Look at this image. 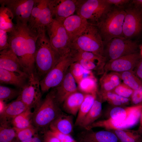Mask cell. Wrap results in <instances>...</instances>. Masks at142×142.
Masks as SVG:
<instances>
[{
	"mask_svg": "<svg viewBox=\"0 0 142 142\" xmlns=\"http://www.w3.org/2000/svg\"><path fill=\"white\" fill-rule=\"evenodd\" d=\"M73 127V116L63 113L55 119L49 126L50 130H56L68 135L72 133Z\"/></svg>",
	"mask_w": 142,
	"mask_h": 142,
	"instance_id": "7402d4cb",
	"label": "cell"
},
{
	"mask_svg": "<svg viewBox=\"0 0 142 142\" xmlns=\"http://www.w3.org/2000/svg\"><path fill=\"white\" fill-rule=\"evenodd\" d=\"M78 84V89L85 94L98 93L97 80L94 76L81 80Z\"/></svg>",
	"mask_w": 142,
	"mask_h": 142,
	"instance_id": "d6a6232c",
	"label": "cell"
},
{
	"mask_svg": "<svg viewBox=\"0 0 142 142\" xmlns=\"http://www.w3.org/2000/svg\"><path fill=\"white\" fill-rule=\"evenodd\" d=\"M60 142H77L70 135L67 134L65 138Z\"/></svg>",
	"mask_w": 142,
	"mask_h": 142,
	"instance_id": "7dc6e473",
	"label": "cell"
},
{
	"mask_svg": "<svg viewBox=\"0 0 142 142\" xmlns=\"http://www.w3.org/2000/svg\"><path fill=\"white\" fill-rule=\"evenodd\" d=\"M27 83L21 89L19 96L28 108L34 109L41 101L39 79L35 72L29 76Z\"/></svg>",
	"mask_w": 142,
	"mask_h": 142,
	"instance_id": "7c38bea8",
	"label": "cell"
},
{
	"mask_svg": "<svg viewBox=\"0 0 142 142\" xmlns=\"http://www.w3.org/2000/svg\"><path fill=\"white\" fill-rule=\"evenodd\" d=\"M119 73L124 84L133 90L137 89L142 85V81L136 76L133 70Z\"/></svg>",
	"mask_w": 142,
	"mask_h": 142,
	"instance_id": "1f68e13d",
	"label": "cell"
},
{
	"mask_svg": "<svg viewBox=\"0 0 142 142\" xmlns=\"http://www.w3.org/2000/svg\"><path fill=\"white\" fill-rule=\"evenodd\" d=\"M77 61L75 50L60 57L54 66L40 81L41 91L44 93L58 86L62 82L70 65Z\"/></svg>",
	"mask_w": 142,
	"mask_h": 142,
	"instance_id": "5b68a950",
	"label": "cell"
},
{
	"mask_svg": "<svg viewBox=\"0 0 142 142\" xmlns=\"http://www.w3.org/2000/svg\"><path fill=\"white\" fill-rule=\"evenodd\" d=\"M99 94L102 100L108 102L110 100L118 101L124 105L128 104L129 101V98L121 97L111 91L101 93Z\"/></svg>",
	"mask_w": 142,
	"mask_h": 142,
	"instance_id": "74e56055",
	"label": "cell"
},
{
	"mask_svg": "<svg viewBox=\"0 0 142 142\" xmlns=\"http://www.w3.org/2000/svg\"><path fill=\"white\" fill-rule=\"evenodd\" d=\"M133 90L124 84H120L111 92L123 97L128 98L131 97Z\"/></svg>",
	"mask_w": 142,
	"mask_h": 142,
	"instance_id": "f35d334b",
	"label": "cell"
},
{
	"mask_svg": "<svg viewBox=\"0 0 142 142\" xmlns=\"http://www.w3.org/2000/svg\"><path fill=\"white\" fill-rule=\"evenodd\" d=\"M85 94L78 90L70 95L63 104V109L67 113L72 115H77Z\"/></svg>",
	"mask_w": 142,
	"mask_h": 142,
	"instance_id": "603a6c76",
	"label": "cell"
},
{
	"mask_svg": "<svg viewBox=\"0 0 142 142\" xmlns=\"http://www.w3.org/2000/svg\"><path fill=\"white\" fill-rule=\"evenodd\" d=\"M142 58L140 53L137 52L107 61L104 67V72L111 71L120 73L133 70Z\"/></svg>",
	"mask_w": 142,
	"mask_h": 142,
	"instance_id": "5bb4252c",
	"label": "cell"
},
{
	"mask_svg": "<svg viewBox=\"0 0 142 142\" xmlns=\"http://www.w3.org/2000/svg\"><path fill=\"white\" fill-rule=\"evenodd\" d=\"M77 0H50L53 19L61 22L76 12Z\"/></svg>",
	"mask_w": 142,
	"mask_h": 142,
	"instance_id": "9a60e30c",
	"label": "cell"
},
{
	"mask_svg": "<svg viewBox=\"0 0 142 142\" xmlns=\"http://www.w3.org/2000/svg\"><path fill=\"white\" fill-rule=\"evenodd\" d=\"M126 13L124 8L113 5L109 11L97 23L103 43L115 38H124L123 26Z\"/></svg>",
	"mask_w": 142,
	"mask_h": 142,
	"instance_id": "3957f363",
	"label": "cell"
},
{
	"mask_svg": "<svg viewBox=\"0 0 142 142\" xmlns=\"http://www.w3.org/2000/svg\"><path fill=\"white\" fill-rule=\"evenodd\" d=\"M97 93L85 94L84 99L77 114L75 123V125L79 126L93 106L96 98Z\"/></svg>",
	"mask_w": 142,
	"mask_h": 142,
	"instance_id": "4316f807",
	"label": "cell"
},
{
	"mask_svg": "<svg viewBox=\"0 0 142 142\" xmlns=\"http://www.w3.org/2000/svg\"><path fill=\"white\" fill-rule=\"evenodd\" d=\"M131 98V102L133 105L142 104V85L133 90Z\"/></svg>",
	"mask_w": 142,
	"mask_h": 142,
	"instance_id": "ab89813d",
	"label": "cell"
},
{
	"mask_svg": "<svg viewBox=\"0 0 142 142\" xmlns=\"http://www.w3.org/2000/svg\"><path fill=\"white\" fill-rule=\"evenodd\" d=\"M76 83L68 69L62 82L54 88L56 100L59 105L63 104L70 95L78 90Z\"/></svg>",
	"mask_w": 142,
	"mask_h": 142,
	"instance_id": "ac0fdd59",
	"label": "cell"
},
{
	"mask_svg": "<svg viewBox=\"0 0 142 142\" xmlns=\"http://www.w3.org/2000/svg\"><path fill=\"white\" fill-rule=\"evenodd\" d=\"M28 108L18 96L16 100L6 105L0 111L1 125H10L14 118Z\"/></svg>",
	"mask_w": 142,
	"mask_h": 142,
	"instance_id": "d6986e66",
	"label": "cell"
},
{
	"mask_svg": "<svg viewBox=\"0 0 142 142\" xmlns=\"http://www.w3.org/2000/svg\"><path fill=\"white\" fill-rule=\"evenodd\" d=\"M7 33L6 31L0 29V51L10 47Z\"/></svg>",
	"mask_w": 142,
	"mask_h": 142,
	"instance_id": "60d3db41",
	"label": "cell"
},
{
	"mask_svg": "<svg viewBox=\"0 0 142 142\" xmlns=\"http://www.w3.org/2000/svg\"><path fill=\"white\" fill-rule=\"evenodd\" d=\"M136 124L135 118L132 115L129 116L125 120L118 121L110 118L96 121L87 127L86 130H92L95 128H102L105 130H113L118 129H127Z\"/></svg>",
	"mask_w": 142,
	"mask_h": 142,
	"instance_id": "e0dca14e",
	"label": "cell"
},
{
	"mask_svg": "<svg viewBox=\"0 0 142 142\" xmlns=\"http://www.w3.org/2000/svg\"><path fill=\"white\" fill-rule=\"evenodd\" d=\"M52 48L60 57L71 50L72 43L61 22L55 19L46 27Z\"/></svg>",
	"mask_w": 142,
	"mask_h": 142,
	"instance_id": "52a82bcc",
	"label": "cell"
},
{
	"mask_svg": "<svg viewBox=\"0 0 142 142\" xmlns=\"http://www.w3.org/2000/svg\"><path fill=\"white\" fill-rule=\"evenodd\" d=\"M29 76L0 68V83L13 85L21 89L26 84V80Z\"/></svg>",
	"mask_w": 142,
	"mask_h": 142,
	"instance_id": "cb8c5ba5",
	"label": "cell"
},
{
	"mask_svg": "<svg viewBox=\"0 0 142 142\" xmlns=\"http://www.w3.org/2000/svg\"><path fill=\"white\" fill-rule=\"evenodd\" d=\"M80 142H83V141H82V140H80Z\"/></svg>",
	"mask_w": 142,
	"mask_h": 142,
	"instance_id": "f907efd6",
	"label": "cell"
},
{
	"mask_svg": "<svg viewBox=\"0 0 142 142\" xmlns=\"http://www.w3.org/2000/svg\"><path fill=\"white\" fill-rule=\"evenodd\" d=\"M17 138L21 141L30 139L37 135L39 129L33 125L22 129H15Z\"/></svg>",
	"mask_w": 142,
	"mask_h": 142,
	"instance_id": "8d00e7d4",
	"label": "cell"
},
{
	"mask_svg": "<svg viewBox=\"0 0 142 142\" xmlns=\"http://www.w3.org/2000/svg\"><path fill=\"white\" fill-rule=\"evenodd\" d=\"M46 32L45 28L38 32L39 36L34 57L35 73L39 79H42L60 58L51 45Z\"/></svg>",
	"mask_w": 142,
	"mask_h": 142,
	"instance_id": "7a4b0ae2",
	"label": "cell"
},
{
	"mask_svg": "<svg viewBox=\"0 0 142 142\" xmlns=\"http://www.w3.org/2000/svg\"><path fill=\"white\" fill-rule=\"evenodd\" d=\"M44 132V142H60L50 130L45 131Z\"/></svg>",
	"mask_w": 142,
	"mask_h": 142,
	"instance_id": "b9f144b4",
	"label": "cell"
},
{
	"mask_svg": "<svg viewBox=\"0 0 142 142\" xmlns=\"http://www.w3.org/2000/svg\"><path fill=\"white\" fill-rule=\"evenodd\" d=\"M131 3L136 8L142 11V0H133Z\"/></svg>",
	"mask_w": 142,
	"mask_h": 142,
	"instance_id": "f6af8a7d",
	"label": "cell"
},
{
	"mask_svg": "<svg viewBox=\"0 0 142 142\" xmlns=\"http://www.w3.org/2000/svg\"><path fill=\"white\" fill-rule=\"evenodd\" d=\"M110 4L119 7L124 8L131 1L130 0H106Z\"/></svg>",
	"mask_w": 142,
	"mask_h": 142,
	"instance_id": "7bdbcfd3",
	"label": "cell"
},
{
	"mask_svg": "<svg viewBox=\"0 0 142 142\" xmlns=\"http://www.w3.org/2000/svg\"><path fill=\"white\" fill-rule=\"evenodd\" d=\"M110 131L114 133L120 142H142V136L137 130L127 129Z\"/></svg>",
	"mask_w": 142,
	"mask_h": 142,
	"instance_id": "f546056e",
	"label": "cell"
},
{
	"mask_svg": "<svg viewBox=\"0 0 142 142\" xmlns=\"http://www.w3.org/2000/svg\"><path fill=\"white\" fill-rule=\"evenodd\" d=\"M53 19L50 0H36L28 25L32 29L38 32L46 28Z\"/></svg>",
	"mask_w": 142,
	"mask_h": 142,
	"instance_id": "30bf717a",
	"label": "cell"
},
{
	"mask_svg": "<svg viewBox=\"0 0 142 142\" xmlns=\"http://www.w3.org/2000/svg\"><path fill=\"white\" fill-rule=\"evenodd\" d=\"M33 114L31 109L28 108L14 118L11 124L16 129H22L32 126Z\"/></svg>",
	"mask_w": 142,
	"mask_h": 142,
	"instance_id": "f1b7e54d",
	"label": "cell"
},
{
	"mask_svg": "<svg viewBox=\"0 0 142 142\" xmlns=\"http://www.w3.org/2000/svg\"><path fill=\"white\" fill-rule=\"evenodd\" d=\"M72 45L73 48L76 50L104 57L103 42L95 24L89 23L85 30L73 42Z\"/></svg>",
	"mask_w": 142,
	"mask_h": 142,
	"instance_id": "8992f818",
	"label": "cell"
},
{
	"mask_svg": "<svg viewBox=\"0 0 142 142\" xmlns=\"http://www.w3.org/2000/svg\"><path fill=\"white\" fill-rule=\"evenodd\" d=\"M134 70L135 75L142 81V58L138 63Z\"/></svg>",
	"mask_w": 142,
	"mask_h": 142,
	"instance_id": "ee69618b",
	"label": "cell"
},
{
	"mask_svg": "<svg viewBox=\"0 0 142 142\" xmlns=\"http://www.w3.org/2000/svg\"><path fill=\"white\" fill-rule=\"evenodd\" d=\"M14 17L11 11L8 8L2 5L0 7V29L4 30L8 33L14 28L15 24L12 20Z\"/></svg>",
	"mask_w": 142,
	"mask_h": 142,
	"instance_id": "83f0119b",
	"label": "cell"
},
{
	"mask_svg": "<svg viewBox=\"0 0 142 142\" xmlns=\"http://www.w3.org/2000/svg\"><path fill=\"white\" fill-rule=\"evenodd\" d=\"M17 137V134L14 128L9 125H1L0 142H12Z\"/></svg>",
	"mask_w": 142,
	"mask_h": 142,
	"instance_id": "e575fe53",
	"label": "cell"
},
{
	"mask_svg": "<svg viewBox=\"0 0 142 142\" xmlns=\"http://www.w3.org/2000/svg\"><path fill=\"white\" fill-rule=\"evenodd\" d=\"M124 9L126 14L123 26V36L131 39L142 32V11L136 8L131 1Z\"/></svg>",
	"mask_w": 142,
	"mask_h": 142,
	"instance_id": "8fae6325",
	"label": "cell"
},
{
	"mask_svg": "<svg viewBox=\"0 0 142 142\" xmlns=\"http://www.w3.org/2000/svg\"><path fill=\"white\" fill-rule=\"evenodd\" d=\"M113 5L106 0H77V14L95 24L111 8Z\"/></svg>",
	"mask_w": 142,
	"mask_h": 142,
	"instance_id": "ba28073f",
	"label": "cell"
},
{
	"mask_svg": "<svg viewBox=\"0 0 142 142\" xmlns=\"http://www.w3.org/2000/svg\"><path fill=\"white\" fill-rule=\"evenodd\" d=\"M140 54L141 56L142 57V45L140 47Z\"/></svg>",
	"mask_w": 142,
	"mask_h": 142,
	"instance_id": "681fc988",
	"label": "cell"
},
{
	"mask_svg": "<svg viewBox=\"0 0 142 142\" xmlns=\"http://www.w3.org/2000/svg\"><path fill=\"white\" fill-rule=\"evenodd\" d=\"M0 68L29 75L24 71L18 58L10 47L0 51Z\"/></svg>",
	"mask_w": 142,
	"mask_h": 142,
	"instance_id": "ffe728a7",
	"label": "cell"
},
{
	"mask_svg": "<svg viewBox=\"0 0 142 142\" xmlns=\"http://www.w3.org/2000/svg\"><path fill=\"white\" fill-rule=\"evenodd\" d=\"M102 98L98 93L94 103L79 126L85 129L96 121L101 115L102 110Z\"/></svg>",
	"mask_w": 142,
	"mask_h": 142,
	"instance_id": "d4e9b609",
	"label": "cell"
},
{
	"mask_svg": "<svg viewBox=\"0 0 142 142\" xmlns=\"http://www.w3.org/2000/svg\"><path fill=\"white\" fill-rule=\"evenodd\" d=\"M8 33L10 48L18 58L24 71L29 75L35 72L38 32L32 29L28 24L16 21L14 28Z\"/></svg>",
	"mask_w": 142,
	"mask_h": 142,
	"instance_id": "6da1fadb",
	"label": "cell"
},
{
	"mask_svg": "<svg viewBox=\"0 0 142 142\" xmlns=\"http://www.w3.org/2000/svg\"><path fill=\"white\" fill-rule=\"evenodd\" d=\"M62 23L72 43L84 31L89 23L86 19L77 14L68 17Z\"/></svg>",
	"mask_w": 142,
	"mask_h": 142,
	"instance_id": "2e32d148",
	"label": "cell"
},
{
	"mask_svg": "<svg viewBox=\"0 0 142 142\" xmlns=\"http://www.w3.org/2000/svg\"><path fill=\"white\" fill-rule=\"evenodd\" d=\"M20 142H42L40 138L37 135L32 138Z\"/></svg>",
	"mask_w": 142,
	"mask_h": 142,
	"instance_id": "bcb514c9",
	"label": "cell"
},
{
	"mask_svg": "<svg viewBox=\"0 0 142 142\" xmlns=\"http://www.w3.org/2000/svg\"><path fill=\"white\" fill-rule=\"evenodd\" d=\"M55 99L54 89L51 90L34 109L33 125L44 131L53 121L62 112Z\"/></svg>",
	"mask_w": 142,
	"mask_h": 142,
	"instance_id": "277c9868",
	"label": "cell"
},
{
	"mask_svg": "<svg viewBox=\"0 0 142 142\" xmlns=\"http://www.w3.org/2000/svg\"><path fill=\"white\" fill-rule=\"evenodd\" d=\"M121 78L119 73L104 72L100 80L101 93L111 91L120 84Z\"/></svg>",
	"mask_w": 142,
	"mask_h": 142,
	"instance_id": "484cf974",
	"label": "cell"
},
{
	"mask_svg": "<svg viewBox=\"0 0 142 142\" xmlns=\"http://www.w3.org/2000/svg\"><path fill=\"white\" fill-rule=\"evenodd\" d=\"M135 106L136 105H133L125 108L115 107L110 110L109 118L116 120H124L130 115Z\"/></svg>",
	"mask_w": 142,
	"mask_h": 142,
	"instance_id": "836d02e7",
	"label": "cell"
},
{
	"mask_svg": "<svg viewBox=\"0 0 142 142\" xmlns=\"http://www.w3.org/2000/svg\"><path fill=\"white\" fill-rule=\"evenodd\" d=\"M20 90L7 87L0 86V101L5 103L18 96Z\"/></svg>",
	"mask_w": 142,
	"mask_h": 142,
	"instance_id": "d590c367",
	"label": "cell"
},
{
	"mask_svg": "<svg viewBox=\"0 0 142 142\" xmlns=\"http://www.w3.org/2000/svg\"><path fill=\"white\" fill-rule=\"evenodd\" d=\"M69 69L77 84L83 79L94 76L91 71L85 69L77 61L73 63Z\"/></svg>",
	"mask_w": 142,
	"mask_h": 142,
	"instance_id": "4dcf8cb0",
	"label": "cell"
},
{
	"mask_svg": "<svg viewBox=\"0 0 142 142\" xmlns=\"http://www.w3.org/2000/svg\"><path fill=\"white\" fill-rule=\"evenodd\" d=\"M36 0H0L1 5L9 8L16 21L28 24Z\"/></svg>",
	"mask_w": 142,
	"mask_h": 142,
	"instance_id": "4fadbf2b",
	"label": "cell"
},
{
	"mask_svg": "<svg viewBox=\"0 0 142 142\" xmlns=\"http://www.w3.org/2000/svg\"><path fill=\"white\" fill-rule=\"evenodd\" d=\"M139 122V125L137 131L139 134L142 136V111L140 117Z\"/></svg>",
	"mask_w": 142,
	"mask_h": 142,
	"instance_id": "c3c4849f",
	"label": "cell"
},
{
	"mask_svg": "<svg viewBox=\"0 0 142 142\" xmlns=\"http://www.w3.org/2000/svg\"><path fill=\"white\" fill-rule=\"evenodd\" d=\"M103 43V57L106 62L138 51V46L136 43L125 38H114Z\"/></svg>",
	"mask_w": 142,
	"mask_h": 142,
	"instance_id": "9c48e42d",
	"label": "cell"
},
{
	"mask_svg": "<svg viewBox=\"0 0 142 142\" xmlns=\"http://www.w3.org/2000/svg\"><path fill=\"white\" fill-rule=\"evenodd\" d=\"M80 140L84 142H120L114 133L105 130L96 131L86 130L81 134Z\"/></svg>",
	"mask_w": 142,
	"mask_h": 142,
	"instance_id": "44dd1931",
	"label": "cell"
}]
</instances>
